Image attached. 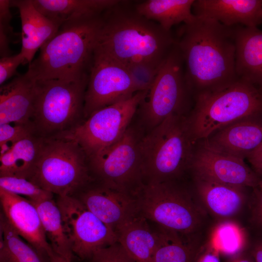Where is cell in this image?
<instances>
[{"mask_svg":"<svg viewBox=\"0 0 262 262\" xmlns=\"http://www.w3.org/2000/svg\"><path fill=\"white\" fill-rule=\"evenodd\" d=\"M1 213L16 233L41 253H53L44 232L38 212L27 198L0 187Z\"/></svg>","mask_w":262,"mask_h":262,"instance_id":"2e32d148","label":"cell"},{"mask_svg":"<svg viewBox=\"0 0 262 262\" xmlns=\"http://www.w3.org/2000/svg\"><path fill=\"white\" fill-rule=\"evenodd\" d=\"M257 188L262 192V179L261 180L260 183Z\"/></svg>","mask_w":262,"mask_h":262,"instance_id":"7bdbcfd3","label":"cell"},{"mask_svg":"<svg viewBox=\"0 0 262 262\" xmlns=\"http://www.w3.org/2000/svg\"><path fill=\"white\" fill-rule=\"evenodd\" d=\"M0 187L13 194L25 196L31 201H39L53 198V194L24 178L0 177Z\"/></svg>","mask_w":262,"mask_h":262,"instance_id":"4dcf8cb0","label":"cell"},{"mask_svg":"<svg viewBox=\"0 0 262 262\" xmlns=\"http://www.w3.org/2000/svg\"><path fill=\"white\" fill-rule=\"evenodd\" d=\"M65 233L73 255L90 259L98 250L117 242L115 232L74 196H57Z\"/></svg>","mask_w":262,"mask_h":262,"instance_id":"7c38bea8","label":"cell"},{"mask_svg":"<svg viewBox=\"0 0 262 262\" xmlns=\"http://www.w3.org/2000/svg\"><path fill=\"white\" fill-rule=\"evenodd\" d=\"M250 254L254 262H262V241L258 242L254 246Z\"/></svg>","mask_w":262,"mask_h":262,"instance_id":"ab89813d","label":"cell"},{"mask_svg":"<svg viewBox=\"0 0 262 262\" xmlns=\"http://www.w3.org/2000/svg\"><path fill=\"white\" fill-rule=\"evenodd\" d=\"M148 91L99 109L64 135L76 141L88 159L116 142L130 127L132 118Z\"/></svg>","mask_w":262,"mask_h":262,"instance_id":"8fae6325","label":"cell"},{"mask_svg":"<svg viewBox=\"0 0 262 262\" xmlns=\"http://www.w3.org/2000/svg\"><path fill=\"white\" fill-rule=\"evenodd\" d=\"M253 170L259 175H262V145L246 158Z\"/></svg>","mask_w":262,"mask_h":262,"instance_id":"f35d334b","label":"cell"},{"mask_svg":"<svg viewBox=\"0 0 262 262\" xmlns=\"http://www.w3.org/2000/svg\"><path fill=\"white\" fill-rule=\"evenodd\" d=\"M141 138L129 127L116 142L89 158L94 180L136 195L143 186Z\"/></svg>","mask_w":262,"mask_h":262,"instance_id":"30bf717a","label":"cell"},{"mask_svg":"<svg viewBox=\"0 0 262 262\" xmlns=\"http://www.w3.org/2000/svg\"><path fill=\"white\" fill-rule=\"evenodd\" d=\"M25 63V59L22 53L1 57L0 59V84L4 82L16 73L18 66Z\"/></svg>","mask_w":262,"mask_h":262,"instance_id":"d590c367","label":"cell"},{"mask_svg":"<svg viewBox=\"0 0 262 262\" xmlns=\"http://www.w3.org/2000/svg\"><path fill=\"white\" fill-rule=\"evenodd\" d=\"M192 98L183 58L175 40L152 86L139 106L141 118L150 131L171 115H186Z\"/></svg>","mask_w":262,"mask_h":262,"instance_id":"9c48e42d","label":"cell"},{"mask_svg":"<svg viewBox=\"0 0 262 262\" xmlns=\"http://www.w3.org/2000/svg\"><path fill=\"white\" fill-rule=\"evenodd\" d=\"M205 140L219 151L241 159L247 158L262 145V115L235 121Z\"/></svg>","mask_w":262,"mask_h":262,"instance_id":"e0dca14e","label":"cell"},{"mask_svg":"<svg viewBox=\"0 0 262 262\" xmlns=\"http://www.w3.org/2000/svg\"><path fill=\"white\" fill-rule=\"evenodd\" d=\"M43 138L33 135L16 143L0 154V177L28 179L34 167Z\"/></svg>","mask_w":262,"mask_h":262,"instance_id":"d4e9b609","label":"cell"},{"mask_svg":"<svg viewBox=\"0 0 262 262\" xmlns=\"http://www.w3.org/2000/svg\"><path fill=\"white\" fill-rule=\"evenodd\" d=\"M17 8L21 24V49L25 63L32 62L37 50L58 32L61 25L40 12L32 0H10Z\"/></svg>","mask_w":262,"mask_h":262,"instance_id":"ffe728a7","label":"cell"},{"mask_svg":"<svg viewBox=\"0 0 262 262\" xmlns=\"http://www.w3.org/2000/svg\"><path fill=\"white\" fill-rule=\"evenodd\" d=\"M102 14L63 23L56 34L41 47L26 73L35 81L73 80L88 76Z\"/></svg>","mask_w":262,"mask_h":262,"instance_id":"3957f363","label":"cell"},{"mask_svg":"<svg viewBox=\"0 0 262 262\" xmlns=\"http://www.w3.org/2000/svg\"><path fill=\"white\" fill-rule=\"evenodd\" d=\"M34 135L31 124L4 123L0 125V153L21 140Z\"/></svg>","mask_w":262,"mask_h":262,"instance_id":"836d02e7","label":"cell"},{"mask_svg":"<svg viewBox=\"0 0 262 262\" xmlns=\"http://www.w3.org/2000/svg\"><path fill=\"white\" fill-rule=\"evenodd\" d=\"M259 115H262V90L239 79L226 87L196 97L187 122L197 143L235 121Z\"/></svg>","mask_w":262,"mask_h":262,"instance_id":"5b68a950","label":"cell"},{"mask_svg":"<svg viewBox=\"0 0 262 262\" xmlns=\"http://www.w3.org/2000/svg\"><path fill=\"white\" fill-rule=\"evenodd\" d=\"M0 262H49L50 257L25 241L1 213Z\"/></svg>","mask_w":262,"mask_h":262,"instance_id":"83f0119b","label":"cell"},{"mask_svg":"<svg viewBox=\"0 0 262 262\" xmlns=\"http://www.w3.org/2000/svg\"><path fill=\"white\" fill-rule=\"evenodd\" d=\"M187 115H171L141 138L143 176L147 183L174 181L189 169L196 143Z\"/></svg>","mask_w":262,"mask_h":262,"instance_id":"277c9868","label":"cell"},{"mask_svg":"<svg viewBox=\"0 0 262 262\" xmlns=\"http://www.w3.org/2000/svg\"><path fill=\"white\" fill-rule=\"evenodd\" d=\"M72 257L60 256L54 253L50 257L49 262H72Z\"/></svg>","mask_w":262,"mask_h":262,"instance_id":"b9f144b4","label":"cell"},{"mask_svg":"<svg viewBox=\"0 0 262 262\" xmlns=\"http://www.w3.org/2000/svg\"><path fill=\"white\" fill-rule=\"evenodd\" d=\"M10 0H0V56H11V43L14 42L16 33L11 25L12 15L10 11Z\"/></svg>","mask_w":262,"mask_h":262,"instance_id":"d6a6232c","label":"cell"},{"mask_svg":"<svg viewBox=\"0 0 262 262\" xmlns=\"http://www.w3.org/2000/svg\"><path fill=\"white\" fill-rule=\"evenodd\" d=\"M255 199L252 210V219L258 227L262 228V192L254 188Z\"/></svg>","mask_w":262,"mask_h":262,"instance_id":"74e56055","label":"cell"},{"mask_svg":"<svg viewBox=\"0 0 262 262\" xmlns=\"http://www.w3.org/2000/svg\"><path fill=\"white\" fill-rule=\"evenodd\" d=\"M174 181L143 184L136 195L139 213L160 227L193 235L201 226L204 212Z\"/></svg>","mask_w":262,"mask_h":262,"instance_id":"ba28073f","label":"cell"},{"mask_svg":"<svg viewBox=\"0 0 262 262\" xmlns=\"http://www.w3.org/2000/svg\"><path fill=\"white\" fill-rule=\"evenodd\" d=\"M175 43L171 31L120 0L103 13L95 49L125 66L139 61L162 64Z\"/></svg>","mask_w":262,"mask_h":262,"instance_id":"7a4b0ae2","label":"cell"},{"mask_svg":"<svg viewBox=\"0 0 262 262\" xmlns=\"http://www.w3.org/2000/svg\"><path fill=\"white\" fill-rule=\"evenodd\" d=\"M89 75L73 80L36 81L30 123L34 135L48 138L64 134L84 120Z\"/></svg>","mask_w":262,"mask_h":262,"instance_id":"8992f818","label":"cell"},{"mask_svg":"<svg viewBox=\"0 0 262 262\" xmlns=\"http://www.w3.org/2000/svg\"><path fill=\"white\" fill-rule=\"evenodd\" d=\"M74 196L115 231L120 225L139 213L136 195L95 180Z\"/></svg>","mask_w":262,"mask_h":262,"instance_id":"9a60e30c","label":"cell"},{"mask_svg":"<svg viewBox=\"0 0 262 262\" xmlns=\"http://www.w3.org/2000/svg\"><path fill=\"white\" fill-rule=\"evenodd\" d=\"M120 0H32L35 8L61 26L75 18L96 16L117 4Z\"/></svg>","mask_w":262,"mask_h":262,"instance_id":"cb8c5ba5","label":"cell"},{"mask_svg":"<svg viewBox=\"0 0 262 262\" xmlns=\"http://www.w3.org/2000/svg\"><path fill=\"white\" fill-rule=\"evenodd\" d=\"M36 81L26 73L18 75L0 88V125L31 124Z\"/></svg>","mask_w":262,"mask_h":262,"instance_id":"d6986e66","label":"cell"},{"mask_svg":"<svg viewBox=\"0 0 262 262\" xmlns=\"http://www.w3.org/2000/svg\"><path fill=\"white\" fill-rule=\"evenodd\" d=\"M162 63L139 61L126 65L137 92L149 90Z\"/></svg>","mask_w":262,"mask_h":262,"instance_id":"1f68e13d","label":"cell"},{"mask_svg":"<svg viewBox=\"0 0 262 262\" xmlns=\"http://www.w3.org/2000/svg\"><path fill=\"white\" fill-rule=\"evenodd\" d=\"M195 0H147L134 5L136 12L147 19L157 23L164 30L188 22L194 18L192 6Z\"/></svg>","mask_w":262,"mask_h":262,"instance_id":"484cf974","label":"cell"},{"mask_svg":"<svg viewBox=\"0 0 262 262\" xmlns=\"http://www.w3.org/2000/svg\"><path fill=\"white\" fill-rule=\"evenodd\" d=\"M235 27L195 16L179 29L176 42L194 101L198 96L226 87L239 79Z\"/></svg>","mask_w":262,"mask_h":262,"instance_id":"6da1fadb","label":"cell"},{"mask_svg":"<svg viewBox=\"0 0 262 262\" xmlns=\"http://www.w3.org/2000/svg\"><path fill=\"white\" fill-rule=\"evenodd\" d=\"M196 193L205 208L222 220L229 219L242 209L245 188L194 176Z\"/></svg>","mask_w":262,"mask_h":262,"instance_id":"44dd1931","label":"cell"},{"mask_svg":"<svg viewBox=\"0 0 262 262\" xmlns=\"http://www.w3.org/2000/svg\"><path fill=\"white\" fill-rule=\"evenodd\" d=\"M136 92L126 66L95 49L85 95L84 120Z\"/></svg>","mask_w":262,"mask_h":262,"instance_id":"4fadbf2b","label":"cell"},{"mask_svg":"<svg viewBox=\"0 0 262 262\" xmlns=\"http://www.w3.org/2000/svg\"><path fill=\"white\" fill-rule=\"evenodd\" d=\"M192 12L229 27H257L262 23V0H195Z\"/></svg>","mask_w":262,"mask_h":262,"instance_id":"ac0fdd59","label":"cell"},{"mask_svg":"<svg viewBox=\"0 0 262 262\" xmlns=\"http://www.w3.org/2000/svg\"><path fill=\"white\" fill-rule=\"evenodd\" d=\"M147 220L138 213L115 231L117 242L135 262H155L157 233L150 229Z\"/></svg>","mask_w":262,"mask_h":262,"instance_id":"603a6c76","label":"cell"},{"mask_svg":"<svg viewBox=\"0 0 262 262\" xmlns=\"http://www.w3.org/2000/svg\"><path fill=\"white\" fill-rule=\"evenodd\" d=\"M155 262H194L200 247L190 236L159 226Z\"/></svg>","mask_w":262,"mask_h":262,"instance_id":"4316f807","label":"cell"},{"mask_svg":"<svg viewBox=\"0 0 262 262\" xmlns=\"http://www.w3.org/2000/svg\"><path fill=\"white\" fill-rule=\"evenodd\" d=\"M228 262H254L250 253L247 254L245 251L229 259Z\"/></svg>","mask_w":262,"mask_h":262,"instance_id":"60d3db41","label":"cell"},{"mask_svg":"<svg viewBox=\"0 0 262 262\" xmlns=\"http://www.w3.org/2000/svg\"><path fill=\"white\" fill-rule=\"evenodd\" d=\"M189 169L194 176L244 188L254 189L262 180L244 159L213 148L205 139L196 143Z\"/></svg>","mask_w":262,"mask_h":262,"instance_id":"5bb4252c","label":"cell"},{"mask_svg":"<svg viewBox=\"0 0 262 262\" xmlns=\"http://www.w3.org/2000/svg\"><path fill=\"white\" fill-rule=\"evenodd\" d=\"M29 180L57 196H74L93 181L89 159L80 145L64 135L43 138Z\"/></svg>","mask_w":262,"mask_h":262,"instance_id":"52a82bcc","label":"cell"},{"mask_svg":"<svg viewBox=\"0 0 262 262\" xmlns=\"http://www.w3.org/2000/svg\"><path fill=\"white\" fill-rule=\"evenodd\" d=\"M90 259V262H135L117 242L98 250Z\"/></svg>","mask_w":262,"mask_h":262,"instance_id":"e575fe53","label":"cell"},{"mask_svg":"<svg viewBox=\"0 0 262 262\" xmlns=\"http://www.w3.org/2000/svg\"><path fill=\"white\" fill-rule=\"evenodd\" d=\"M36 207L46 237L53 253L72 257L73 253L64 231L62 216L53 198L39 201L30 200Z\"/></svg>","mask_w":262,"mask_h":262,"instance_id":"f1b7e54d","label":"cell"},{"mask_svg":"<svg viewBox=\"0 0 262 262\" xmlns=\"http://www.w3.org/2000/svg\"><path fill=\"white\" fill-rule=\"evenodd\" d=\"M219 252L208 241L205 245L200 246L194 262H221Z\"/></svg>","mask_w":262,"mask_h":262,"instance_id":"8d00e7d4","label":"cell"},{"mask_svg":"<svg viewBox=\"0 0 262 262\" xmlns=\"http://www.w3.org/2000/svg\"><path fill=\"white\" fill-rule=\"evenodd\" d=\"M235 33L237 77L262 90V31L258 27L237 25Z\"/></svg>","mask_w":262,"mask_h":262,"instance_id":"7402d4cb","label":"cell"},{"mask_svg":"<svg viewBox=\"0 0 262 262\" xmlns=\"http://www.w3.org/2000/svg\"><path fill=\"white\" fill-rule=\"evenodd\" d=\"M209 242L220 255L230 259L245 251L247 238L243 227L228 219L222 220L214 226Z\"/></svg>","mask_w":262,"mask_h":262,"instance_id":"f546056e","label":"cell"}]
</instances>
